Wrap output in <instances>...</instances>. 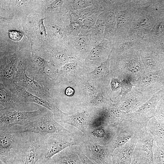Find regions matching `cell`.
Returning <instances> with one entry per match:
<instances>
[{"instance_id": "6da1fadb", "label": "cell", "mask_w": 164, "mask_h": 164, "mask_svg": "<svg viewBox=\"0 0 164 164\" xmlns=\"http://www.w3.org/2000/svg\"><path fill=\"white\" fill-rule=\"evenodd\" d=\"M113 58L114 71L121 80H126L132 83L145 72L138 49H132Z\"/></svg>"}, {"instance_id": "7a4b0ae2", "label": "cell", "mask_w": 164, "mask_h": 164, "mask_svg": "<svg viewBox=\"0 0 164 164\" xmlns=\"http://www.w3.org/2000/svg\"><path fill=\"white\" fill-rule=\"evenodd\" d=\"M22 133V140L12 164H36L43 155L44 136L33 133Z\"/></svg>"}, {"instance_id": "3957f363", "label": "cell", "mask_w": 164, "mask_h": 164, "mask_svg": "<svg viewBox=\"0 0 164 164\" xmlns=\"http://www.w3.org/2000/svg\"><path fill=\"white\" fill-rule=\"evenodd\" d=\"M44 137V151L41 159L44 160L51 159L68 147L80 146L87 139L86 135L81 132L53 133L47 135Z\"/></svg>"}, {"instance_id": "277c9868", "label": "cell", "mask_w": 164, "mask_h": 164, "mask_svg": "<svg viewBox=\"0 0 164 164\" xmlns=\"http://www.w3.org/2000/svg\"><path fill=\"white\" fill-rule=\"evenodd\" d=\"M53 115L51 111L48 110L38 119L24 125L13 126L6 132L18 133H33L43 136L53 133L70 132L55 121Z\"/></svg>"}, {"instance_id": "5b68a950", "label": "cell", "mask_w": 164, "mask_h": 164, "mask_svg": "<svg viewBox=\"0 0 164 164\" xmlns=\"http://www.w3.org/2000/svg\"><path fill=\"white\" fill-rule=\"evenodd\" d=\"M116 24L113 40L128 36L137 10L136 0H115L113 10Z\"/></svg>"}, {"instance_id": "8992f818", "label": "cell", "mask_w": 164, "mask_h": 164, "mask_svg": "<svg viewBox=\"0 0 164 164\" xmlns=\"http://www.w3.org/2000/svg\"><path fill=\"white\" fill-rule=\"evenodd\" d=\"M44 109L31 111H10L0 108V131L6 132L12 127L23 125L32 121L43 116L46 111Z\"/></svg>"}, {"instance_id": "52a82bcc", "label": "cell", "mask_w": 164, "mask_h": 164, "mask_svg": "<svg viewBox=\"0 0 164 164\" xmlns=\"http://www.w3.org/2000/svg\"><path fill=\"white\" fill-rule=\"evenodd\" d=\"M164 95V90L158 92L137 110L128 113L126 121L140 129L146 128L149 121L154 117L156 106Z\"/></svg>"}, {"instance_id": "ba28073f", "label": "cell", "mask_w": 164, "mask_h": 164, "mask_svg": "<svg viewBox=\"0 0 164 164\" xmlns=\"http://www.w3.org/2000/svg\"><path fill=\"white\" fill-rule=\"evenodd\" d=\"M132 84L138 91L150 99L156 93L161 91V89L163 90L164 71L145 72Z\"/></svg>"}, {"instance_id": "9c48e42d", "label": "cell", "mask_w": 164, "mask_h": 164, "mask_svg": "<svg viewBox=\"0 0 164 164\" xmlns=\"http://www.w3.org/2000/svg\"><path fill=\"white\" fill-rule=\"evenodd\" d=\"M22 133L0 131V159L5 164H12L20 147Z\"/></svg>"}, {"instance_id": "30bf717a", "label": "cell", "mask_w": 164, "mask_h": 164, "mask_svg": "<svg viewBox=\"0 0 164 164\" xmlns=\"http://www.w3.org/2000/svg\"><path fill=\"white\" fill-rule=\"evenodd\" d=\"M154 138L147 128L142 131L135 148L132 161L138 164H154Z\"/></svg>"}, {"instance_id": "8fae6325", "label": "cell", "mask_w": 164, "mask_h": 164, "mask_svg": "<svg viewBox=\"0 0 164 164\" xmlns=\"http://www.w3.org/2000/svg\"><path fill=\"white\" fill-rule=\"evenodd\" d=\"M14 81L16 85L23 87L31 94L50 102V97L49 90L42 87L34 78L28 77L23 65L19 66L17 68Z\"/></svg>"}, {"instance_id": "7c38bea8", "label": "cell", "mask_w": 164, "mask_h": 164, "mask_svg": "<svg viewBox=\"0 0 164 164\" xmlns=\"http://www.w3.org/2000/svg\"><path fill=\"white\" fill-rule=\"evenodd\" d=\"M80 146L83 153L97 164H112L113 153L107 145L95 143L87 138Z\"/></svg>"}, {"instance_id": "4fadbf2b", "label": "cell", "mask_w": 164, "mask_h": 164, "mask_svg": "<svg viewBox=\"0 0 164 164\" xmlns=\"http://www.w3.org/2000/svg\"><path fill=\"white\" fill-rule=\"evenodd\" d=\"M144 129L138 128L134 124L128 121H124L114 126V133L112 138L106 145L112 153L117 148L122 146L132 138L137 133Z\"/></svg>"}, {"instance_id": "5bb4252c", "label": "cell", "mask_w": 164, "mask_h": 164, "mask_svg": "<svg viewBox=\"0 0 164 164\" xmlns=\"http://www.w3.org/2000/svg\"><path fill=\"white\" fill-rule=\"evenodd\" d=\"M0 84V108L23 111L26 108V103L24 102L17 94L14 81Z\"/></svg>"}, {"instance_id": "9a60e30c", "label": "cell", "mask_w": 164, "mask_h": 164, "mask_svg": "<svg viewBox=\"0 0 164 164\" xmlns=\"http://www.w3.org/2000/svg\"><path fill=\"white\" fill-rule=\"evenodd\" d=\"M114 126H109L93 121L88 129L85 135L87 139L95 143L106 145L113 137Z\"/></svg>"}, {"instance_id": "2e32d148", "label": "cell", "mask_w": 164, "mask_h": 164, "mask_svg": "<svg viewBox=\"0 0 164 164\" xmlns=\"http://www.w3.org/2000/svg\"><path fill=\"white\" fill-rule=\"evenodd\" d=\"M149 99L133 86L131 90L114 106L128 113L136 110Z\"/></svg>"}, {"instance_id": "e0dca14e", "label": "cell", "mask_w": 164, "mask_h": 164, "mask_svg": "<svg viewBox=\"0 0 164 164\" xmlns=\"http://www.w3.org/2000/svg\"><path fill=\"white\" fill-rule=\"evenodd\" d=\"M138 50L145 72L157 71L159 67V57L154 43L143 44Z\"/></svg>"}, {"instance_id": "ac0fdd59", "label": "cell", "mask_w": 164, "mask_h": 164, "mask_svg": "<svg viewBox=\"0 0 164 164\" xmlns=\"http://www.w3.org/2000/svg\"><path fill=\"white\" fill-rule=\"evenodd\" d=\"M97 114L92 116L90 113L86 111H78L71 115H68L67 114L59 118L58 121L60 122L75 127L85 135Z\"/></svg>"}, {"instance_id": "d6986e66", "label": "cell", "mask_w": 164, "mask_h": 164, "mask_svg": "<svg viewBox=\"0 0 164 164\" xmlns=\"http://www.w3.org/2000/svg\"><path fill=\"white\" fill-rule=\"evenodd\" d=\"M141 132L137 133L125 145L114 150L112 164H131L133 151Z\"/></svg>"}, {"instance_id": "ffe728a7", "label": "cell", "mask_w": 164, "mask_h": 164, "mask_svg": "<svg viewBox=\"0 0 164 164\" xmlns=\"http://www.w3.org/2000/svg\"><path fill=\"white\" fill-rule=\"evenodd\" d=\"M14 86L17 94L24 102H30L37 104L47 108L51 111L54 115L59 118L67 114L50 102L31 94L23 87L16 85L15 83Z\"/></svg>"}, {"instance_id": "44dd1931", "label": "cell", "mask_w": 164, "mask_h": 164, "mask_svg": "<svg viewBox=\"0 0 164 164\" xmlns=\"http://www.w3.org/2000/svg\"><path fill=\"white\" fill-rule=\"evenodd\" d=\"M128 113L115 106L103 108L98 111V118L105 125L115 126L126 121Z\"/></svg>"}, {"instance_id": "7402d4cb", "label": "cell", "mask_w": 164, "mask_h": 164, "mask_svg": "<svg viewBox=\"0 0 164 164\" xmlns=\"http://www.w3.org/2000/svg\"><path fill=\"white\" fill-rule=\"evenodd\" d=\"M18 56L15 53L1 60L0 83H6L14 81L15 73L17 70Z\"/></svg>"}, {"instance_id": "603a6c76", "label": "cell", "mask_w": 164, "mask_h": 164, "mask_svg": "<svg viewBox=\"0 0 164 164\" xmlns=\"http://www.w3.org/2000/svg\"><path fill=\"white\" fill-rule=\"evenodd\" d=\"M80 146L68 147L54 155L51 159L59 164H83L78 154Z\"/></svg>"}, {"instance_id": "cb8c5ba5", "label": "cell", "mask_w": 164, "mask_h": 164, "mask_svg": "<svg viewBox=\"0 0 164 164\" xmlns=\"http://www.w3.org/2000/svg\"><path fill=\"white\" fill-rule=\"evenodd\" d=\"M111 56L120 55L132 49L138 50L143 44L129 36L115 39L111 42Z\"/></svg>"}, {"instance_id": "d4e9b609", "label": "cell", "mask_w": 164, "mask_h": 164, "mask_svg": "<svg viewBox=\"0 0 164 164\" xmlns=\"http://www.w3.org/2000/svg\"><path fill=\"white\" fill-rule=\"evenodd\" d=\"M71 47L74 52L80 54L88 53L95 44L92 40L91 34L87 35L80 34L70 36Z\"/></svg>"}, {"instance_id": "484cf974", "label": "cell", "mask_w": 164, "mask_h": 164, "mask_svg": "<svg viewBox=\"0 0 164 164\" xmlns=\"http://www.w3.org/2000/svg\"><path fill=\"white\" fill-rule=\"evenodd\" d=\"M147 128L156 145L164 150V123L157 121L154 117L149 121Z\"/></svg>"}, {"instance_id": "4316f807", "label": "cell", "mask_w": 164, "mask_h": 164, "mask_svg": "<svg viewBox=\"0 0 164 164\" xmlns=\"http://www.w3.org/2000/svg\"><path fill=\"white\" fill-rule=\"evenodd\" d=\"M111 50V42L104 38L99 43L93 46L88 55L87 59L91 61H94L103 56L108 57Z\"/></svg>"}, {"instance_id": "83f0119b", "label": "cell", "mask_w": 164, "mask_h": 164, "mask_svg": "<svg viewBox=\"0 0 164 164\" xmlns=\"http://www.w3.org/2000/svg\"><path fill=\"white\" fill-rule=\"evenodd\" d=\"M104 22L105 28L104 38L111 42L114 38L116 29V17L112 10L102 13Z\"/></svg>"}, {"instance_id": "f1b7e54d", "label": "cell", "mask_w": 164, "mask_h": 164, "mask_svg": "<svg viewBox=\"0 0 164 164\" xmlns=\"http://www.w3.org/2000/svg\"><path fill=\"white\" fill-rule=\"evenodd\" d=\"M151 28H143L138 29H131L128 36H131L142 44L153 42L151 36Z\"/></svg>"}, {"instance_id": "f546056e", "label": "cell", "mask_w": 164, "mask_h": 164, "mask_svg": "<svg viewBox=\"0 0 164 164\" xmlns=\"http://www.w3.org/2000/svg\"><path fill=\"white\" fill-rule=\"evenodd\" d=\"M105 26L102 14L98 17L91 33L95 45L99 43L104 38Z\"/></svg>"}, {"instance_id": "4dcf8cb0", "label": "cell", "mask_w": 164, "mask_h": 164, "mask_svg": "<svg viewBox=\"0 0 164 164\" xmlns=\"http://www.w3.org/2000/svg\"><path fill=\"white\" fill-rule=\"evenodd\" d=\"M69 24L67 30L70 36H75L81 33V21L73 11L69 12Z\"/></svg>"}, {"instance_id": "1f68e13d", "label": "cell", "mask_w": 164, "mask_h": 164, "mask_svg": "<svg viewBox=\"0 0 164 164\" xmlns=\"http://www.w3.org/2000/svg\"><path fill=\"white\" fill-rule=\"evenodd\" d=\"M100 15L94 14L82 21L80 34L84 35L91 34Z\"/></svg>"}, {"instance_id": "d6a6232c", "label": "cell", "mask_w": 164, "mask_h": 164, "mask_svg": "<svg viewBox=\"0 0 164 164\" xmlns=\"http://www.w3.org/2000/svg\"><path fill=\"white\" fill-rule=\"evenodd\" d=\"M110 55L111 53L105 61L101 63L89 73L93 74L96 77H103L108 75L110 71Z\"/></svg>"}, {"instance_id": "836d02e7", "label": "cell", "mask_w": 164, "mask_h": 164, "mask_svg": "<svg viewBox=\"0 0 164 164\" xmlns=\"http://www.w3.org/2000/svg\"><path fill=\"white\" fill-rule=\"evenodd\" d=\"M51 53L52 57L60 63L76 59L75 57L71 54L57 48L53 49Z\"/></svg>"}, {"instance_id": "e575fe53", "label": "cell", "mask_w": 164, "mask_h": 164, "mask_svg": "<svg viewBox=\"0 0 164 164\" xmlns=\"http://www.w3.org/2000/svg\"><path fill=\"white\" fill-rule=\"evenodd\" d=\"M94 1L90 0L69 1L68 10L69 12L84 9L92 5Z\"/></svg>"}, {"instance_id": "d590c367", "label": "cell", "mask_w": 164, "mask_h": 164, "mask_svg": "<svg viewBox=\"0 0 164 164\" xmlns=\"http://www.w3.org/2000/svg\"><path fill=\"white\" fill-rule=\"evenodd\" d=\"M153 160L154 164H164V150L159 148L154 142Z\"/></svg>"}, {"instance_id": "8d00e7d4", "label": "cell", "mask_w": 164, "mask_h": 164, "mask_svg": "<svg viewBox=\"0 0 164 164\" xmlns=\"http://www.w3.org/2000/svg\"><path fill=\"white\" fill-rule=\"evenodd\" d=\"M78 65L77 63L76 62L67 63L55 72V73L59 75L67 74L76 70Z\"/></svg>"}, {"instance_id": "74e56055", "label": "cell", "mask_w": 164, "mask_h": 164, "mask_svg": "<svg viewBox=\"0 0 164 164\" xmlns=\"http://www.w3.org/2000/svg\"><path fill=\"white\" fill-rule=\"evenodd\" d=\"M154 117L157 121L164 123V99H161L158 103Z\"/></svg>"}, {"instance_id": "f35d334b", "label": "cell", "mask_w": 164, "mask_h": 164, "mask_svg": "<svg viewBox=\"0 0 164 164\" xmlns=\"http://www.w3.org/2000/svg\"><path fill=\"white\" fill-rule=\"evenodd\" d=\"M83 88L84 94L88 97L92 96L96 91L95 87L88 82H86L83 84Z\"/></svg>"}, {"instance_id": "ab89813d", "label": "cell", "mask_w": 164, "mask_h": 164, "mask_svg": "<svg viewBox=\"0 0 164 164\" xmlns=\"http://www.w3.org/2000/svg\"><path fill=\"white\" fill-rule=\"evenodd\" d=\"M32 61L35 66L45 70L47 61L44 59L38 56H35L33 58Z\"/></svg>"}, {"instance_id": "60d3db41", "label": "cell", "mask_w": 164, "mask_h": 164, "mask_svg": "<svg viewBox=\"0 0 164 164\" xmlns=\"http://www.w3.org/2000/svg\"><path fill=\"white\" fill-rule=\"evenodd\" d=\"M51 30L54 36L57 39H61L64 37V34L61 28L56 25L51 26Z\"/></svg>"}, {"instance_id": "b9f144b4", "label": "cell", "mask_w": 164, "mask_h": 164, "mask_svg": "<svg viewBox=\"0 0 164 164\" xmlns=\"http://www.w3.org/2000/svg\"><path fill=\"white\" fill-rule=\"evenodd\" d=\"M106 103L104 96L103 94H98L91 101V104L94 106H99Z\"/></svg>"}, {"instance_id": "7bdbcfd3", "label": "cell", "mask_w": 164, "mask_h": 164, "mask_svg": "<svg viewBox=\"0 0 164 164\" xmlns=\"http://www.w3.org/2000/svg\"><path fill=\"white\" fill-rule=\"evenodd\" d=\"M8 33L10 38L15 41L20 40L23 35V34L22 32L15 30L8 31Z\"/></svg>"}, {"instance_id": "ee69618b", "label": "cell", "mask_w": 164, "mask_h": 164, "mask_svg": "<svg viewBox=\"0 0 164 164\" xmlns=\"http://www.w3.org/2000/svg\"><path fill=\"white\" fill-rule=\"evenodd\" d=\"M63 4V0H55L50 5L48 9L53 11H59L61 9Z\"/></svg>"}, {"instance_id": "f6af8a7d", "label": "cell", "mask_w": 164, "mask_h": 164, "mask_svg": "<svg viewBox=\"0 0 164 164\" xmlns=\"http://www.w3.org/2000/svg\"><path fill=\"white\" fill-rule=\"evenodd\" d=\"M78 154L83 164H97L95 162L89 159L82 152L80 147L78 150Z\"/></svg>"}, {"instance_id": "bcb514c9", "label": "cell", "mask_w": 164, "mask_h": 164, "mask_svg": "<svg viewBox=\"0 0 164 164\" xmlns=\"http://www.w3.org/2000/svg\"><path fill=\"white\" fill-rule=\"evenodd\" d=\"M45 18L40 19L37 24L38 31L41 35L44 38H46V30L44 26L43 21Z\"/></svg>"}, {"instance_id": "7dc6e473", "label": "cell", "mask_w": 164, "mask_h": 164, "mask_svg": "<svg viewBox=\"0 0 164 164\" xmlns=\"http://www.w3.org/2000/svg\"><path fill=\"white\" fill-rule=\"evenodd\" d=\"M36 164H59L55 163L52 161L51 159L48 160H44L39 159L38 161Z\"/></svg>"}, {"instance_id": "c3c4849f", "label": "cell", "mask_w": 164, "mask_h": 164, "mask_svg": "<svg viewBox=\"0 0 164 164\" xmlns=\"http://www.w3.org/2000/svg\"><path fill=\"white\" fill-rule=\"evenodd\" d=\"M65 93L68 96H71L74 93V90L72 88L69 87L66 88Z\"/></svg>"}, {"instance_id": "681fc988", "label": "cell", "mask_w": 164, "mask_h": 164, "mask_svg": "<svg viewBox=\"0 0 164 164\" xmlns=\"http://www.w3.org/2000/svg\"><path fill=\"white\" fill-rule=\"evenodd\" d=\"M131 164H138L136 161H132Z\"/></svg>"}, {"instance_id": "f907efd6", "label": "cell", "mask_w": 164, "mask_h": 164, "mask_svg": "<svg viewBox=\"0 0 164 164\" xmlns=\"http://www.w3.org/2000/svg\"><path fill=\"white\" fill-rule=\"evenodd\" d=\"M0 164H5L1 161H0Z\"/></svg>"}]
</instances>
